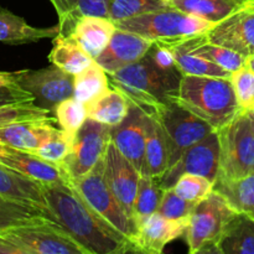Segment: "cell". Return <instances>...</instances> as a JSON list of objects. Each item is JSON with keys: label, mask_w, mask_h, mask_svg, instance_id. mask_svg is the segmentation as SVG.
Here are the masks:
<instances>
[{"label": "cell", "mask_w": 254, "mask_h": 254, "mask_svg": "<svg viewBox=\"0 0 254 254\" xmlns=\"http://www.w3.org/2000/svg\"><path fill=\"white\" fill-rule=\"evenodd\" d=\"M44 190L57 222L89 254L133 252L129 238L93 210L71 184H49Z\"/></svg>", "instance_id": "6da1fadb"}, {"label": "cell", "mask_w": 254, "mask_h": 254, "mask_svg": "<svg viewBox=\"0 0 254 254\" xmlns=\"http://www.w3.org/2000/svg\"><path fill=\"white\" fill-rule=\"evenodd\" d=\"M253 113H254V111H253Z\"/></svg>", "instance_id": "7dc6e473"}, {"label": "cell", "mask_w": 254, "mask_h": 254, "mask_svg": "<svg viewBox=\"0 0 254 254\" xmlns=\"http://www.w3.org/2000/svg\"><path fill=\"white\" fill-rule=\"evenodd\" d=\"M169 4L173 9L217 24L241 9L245 2L241 0H169Z\"/></svg>", "instance_id": "83f0119b"}, {"label": "cell", "mask_w": 254, "mask_h": 254, "mask_svg": "<svg viewBox=\"0 0 254 254\" xmlns=\"http://www.w3.org/2000/svg\"><path fill=\"white\" fill-rule=\"evenodd\" d=\"M17 254H89L68 231L50 218L14 226L0 233Z\"/></svg>", "instance_id": "8992f818"}, {"label": "cell", "mask_w": 254, "mask_h": 254, "mask_svg": "<svg viewBox=\"0 0 254 254\" xmlns=\"http://www.w3.org/2000/svg\"><path fill=\"white\" fill-rule=\"evenodd\" d=\"M111 87L118 89L130 102L146 113H155L166 104L175 103L181 81V72L164 71L150 57L108 73Z\"/></svg>", "instance_id": "7a4b0ae2"}, {"label": "cell", "mask_w": 254, "mask_h": 254, "mask_svg": "<svg viewBox=\"0 0 254 254\" xmlns=\"http://www.w3.org/2000/svg\"><path fill=\"white\" fill-rule=\"evenodd\" d=\"M243 5H245L247 9H250V10H252V11H254V0H246L245 4H243Z\"/></svg>", "instance_id": "f6af8a7d"}, {"label": "cell", "mask_w": 254, "mask_h": 254, "mask_svg": "<svg viewBox=\"0 0 254 254\" xmlns=\"http://www.w3.org/2000/svg\"><path fill=\"white\" fill-rule=\"evenodd\" d=\"M151 45L153 41L150 40L117 27L108 46L94 61L106 69L107 73H112L140 61L146 56Z\"/></svg>", "instance_id": "e0dca14e"}, {"label": "cell", "mask_w": 254, "mask_h": 254, "mask_svg": "<svg viewBox=\"0 0 254 254\" xmlns=\"http://www.w3.org/2000/svg\"><path fill=\"white\" fill-rule=\"evenodd\" d=\"M164 191L165 189H163L158 179L150 175H140L138 192H136L135 201H134V223L140 218L158 212V208L163 200Z\"/></svg>", "instance_id": "836d02e7"}, {"label": "cell", "mask_w": 254, "mask_h": 254, "mask_svg": "<svg viewBox=\"0 0 254 254\" xmlns=\"http://www.w3.org/2000/svg\"><path fill=\"white\" fill-rule=\"evenodd\" d=\"M175 103L207 122L215 130L241 112L231 78L183 76Z\"/></svg>", "instance_id": "3957f363"}, {"label": "cell", "mask_w": 254, "mask_h": 254, "mask_svg": "<svg viewBox=\"0 0 254 254\" xmlns=\"http://www.w3.org/2000/svg\"><path fill=\"white\" fill-rule=\"evenodd\" d=\"M59 25L54 27H35L24 17L0 6V42L7 45H24L57 36Z\"/></svg>", "instance_id": "603a6c76"}, {"label": "cell", "mask_w": 254, "mask_h": 254, "mask_svg": "<svg viewBox=\"0 0 254 254\" xmlns=\"http://www.w3.org/2000/svg\"><path fill=\"white\" fill-rule=\"evenodd\" d=\"M39 218H50L57 222L51 211L0 196V233L10 227Z\"/></svg>", "instance_id": "1f68e13d"}, {"label": "cell", "mask_w": 254, "mask_h": 254, "mask_svg": "<svg viewBox=\"0 0 254 254\" xmlns=\"http://www.w3.org/2000/svg\"><path fill=\"white\" fill-rule=\"evenodd\" d=\"M186 44H188V47L191 52L208 60V61L222 67V68L227 69L231 73L246 66L245 56L233 51V50L227 49V47L207 41L205 34L186 40Z\"/></svg>", "instance_id": "f1b7e54d"}, {"label": "cell", "mask_w": 254, "mask_h": 254, "mask_svg": "<svg viewBox=\"0 0 254 254\" xmlns=\"http://www.w3.org/2000/svg\"><path fill=\"white\" fill-rule=\"evenodd\" d=\"M220 170L216 181H235L254 174V113L241 111L217 130Z\"/></svg>", "instance_id": "5b68a950"}, {"label": "cell", "mask_w": 254, "mask_h": 254, "mask_svg": "<svg viewBox=\"0 0 254 254\" xmlns=\"http://www.w3.org/2000/svg\"><path fill=\"white\" fill-rule=\"evenodd\" d=\"M153 114H155L168 134L171 149L170 166H173L188 149L215 131L207 122L202 121L178 103L163 106Z\"/></svg>", "instance_id": "9c48e42d"}, {"label": "cell", "mask_w": 254, "mask_h": 254, "mask_svg": "<svg viewBox=\"0 0 254 254\" xmlns=\"http://www.w3.org/2000/svg\"><path fill=\"white\" fill-rule=\"evenodd\" d=\"M59 16V34L71 36L77 21L83 16L108 17V0H49Z\"/></svg>", "instance_id": "cb8c5ba5"}, {"label": "cell", "mask_w": 254, "mask_h": 254, "mask_svg": "<svg viewBox=\"0 0 254 254\" xmlns=\"http://www.w3.org/2000/svg\"><path fill=\"white\" fill-rule=\"evenodd\" d=\"M71 185L93 210L130 240L135 225L122 207L104 178L103 158L91 171L79 178L72 179Z\"/></svg>", "instance_id": "ba28073f"}, {"label": "cell", "mask_w": 254, "mask_h": 254, "mask_svg": "<svg viewBox=\"0 0 254 254\" xmlns=\"http://www.w3.org/2000/svg\"><path fill=\"white\" fill-rule=\"evenodd\" d=\"M10 149H11V146L6 145V144H4L0 141V155H4V154L9 153Z\"/></svg>", "instance_id": "ee69618b"}, {"label": "cell", "mask_w": 254, "mask_h": 254, "mask_svg": "<svg viewBox=\"0 0 254 254\" xmlns=\"http://www.w3.org/2000/svg\"><path fill=\"white\" fill-rule=\"evenodd\" d=\"M72 141L73 140L60 128L50 140H47L44 145L32 151L31 154L44 159V160L50 161V163L62 165L64 159L71 151Z\"/></svg>", "instance_id": "f35d334b"}, {"label": "cell", "mask_w": 254, "mask_h": 254, "mask_svg": "<svg viewBox=\"0 0 254 254\" xmlns=\"http://www.w3.org/2000/svg\"><path fill=\"white\" fill-rule=\"evenodd\" d=\"M112 141L135 166L140 175H150L145 156L146 112L130 104L128 116L121 124L112 127ZM151 176V175H150Z\"/></svg>", "instance_id": "5bb4252c"}, {"label": "cell", "mask_w": 254, "mask_h": 254, "mask_svg": "<svg viewBox=\"0 0 254 254\" xmlns=\"http://www.w3.org/2000/svg\"><path fill=\"white\" fill-rule=\"evenodd\" d=\"M56 123V118L51 116L0 127V141L17 150L32 153L56 134L60 129Z\"/></svg>", "instance_id": "ac0fdd59"}, {"label": "cell", "mask_w": 254, "mask_h": 254, "mask_svg": "<svg viewBox=\"0 0 254 254\" xmlns=\"http://www.w3.org/2000/svg\"><path fill=\"white\" fill-rule=\"evenodd\" d=\"M196 203L197 202H191V201L180 197L173 190V188L166 189L164 191L163 200L158 208V213L166 218H171V220H184V218L190 217Z\"/></svg>", "instance_id": "ab89813d"}, {"label": "cell", "mask_w": 254, "mask_h": 254, "mask_svg": "<svg viewBox=\"0 0 254 254\" xmlns=\"http://www.w3.org/2000/svg\"><path fill=\"white\" fill-rule=\"evenodd\" d=\"M149 57L151 61L164 71H175L178 69L175 55L173 49L169 45L160 44V42H153L150 50L148 51Z\"/></svg>", "instance_id": "60d3db41"}, {"label": "cell", "mask_w": 254, "mask_h": 254, "mask_svg": "<svg viewBox=\"0 0 254 254\" xmlns=\"http://www.w3.org/2000/svg\"><path fill=\"white\" fill-rule=\"evenodd\" d=\"M220 170V139L217 130L208 134L180 156L165 174L158 179L163 189H170L184 174L205 176L216 183Z\"/></svg>", "instance_id": "7c38bea8"}, {"label": "cell", "mask_w": 254, "mask_h": 254, "mask_svg": "<svg viewBox=\"0 0 254 254\" xmlns=\"http://www.w3.org/2000/svg\"><path fill=\"white\" fill-rule=\"evenodd\" d=\"M246 66H247L248 68L252 69V71H254V54L252 55V56H250L246 59Z\"/></svg>", "instance_id": "7bdbcfd3"}, {"label": "cell", "mask_w": 254, "mask_h": 254, "mask_svg": "<svg viewBox=\"0 0 254 254\" xmlns=\"http://www.w3.org/2000/svg\"><path fill=\"white\" fill-rule=\"evenodd\" d=\"M145 156L149 174L153 178L160 179L170 168V141L165 129L153 113H146Z\"/></svg>", "instance_id": "7402d4cb"}, {"label": "cell", "mask_w": 254, "mask_h": 254, "mask_svg": "<svg viewBox=\"0 0 254 254\" xmlns=\"http://www.w3.org/2000/svg\"><path fill=\"white\" fill-rule=\"evenodd\" d=\"M173 190L180 197L191 202H200L215 190V183L210 179L195 174H184L178 179Z\"/></svg>", "instance_id": "8d00e7d4"}, {"label": "cell", "mask_w": 254, "mask_h": 254, "mask_svg": "<svg viewBox=\"0 0 254 254\" xmlns=\"http://www.w3.org/2000/svg\"><path fill=\"white\" fill-rule=\"evenodd\" d=\"M130 102L118 89L111 88L87 104L88 118L109 127L121 124L128 116Z\"/></svg>", "instance_id": "484cf974"}, {"label": "cell", "mask_w": 254, "mask_h": 254, "mask_svg": "<svg viewBox=\"0 0 254 254\" xmlns=\"http://www.w3.org/2000/svg\"><path fill=\"white\" fill-rule=\"evenodd\" d=\"M73 84V97L86 104L111 88L108 73L96 61L74 76Z\"/></svg>", "instance_id": "4dcf8cb0"}, {"label": "cell", "mask_w": 254, "mask_h": 254, "mask_svg": "<svg viewBox=\"0 0 254 254\" xmlns=\"http://www.w3.org/2000/svg\"><path fill=\"white\" fill-rule=\"evenodd\" d=\"M207 41L238 52L246 59L254 54V11L243 5L206 32Z\"/></svg>", "instance_id": "2e32d148"}, {"label": "cell", "mask_w": 254, "mask_h": 254, "mask_svg": "<svg viewBox=\"0 0 254 254\" xmlns=\"http://www.w3.org/2000/svg\"><path fill=\"white\" fill-rule=\"evenodd\" d=\"M189 218L171 220L155 212L135 222V230L130 237L134 253L160 254L173 241L185 236Z\"/></svg>", "instance_id": "4fadbf2b"}, {"label": "cell", "mask_w": 254, "mask_h": 254, "mask_svg": "<svg viewBox=\"0 0 254 254\" xmlns=\"http://www.w3.org/2000/svg\"><path fill=\"white\" fill-rule=\"evenodd\" d=\"M49 61L67 73L76 76L94 61L72 36L54 37V46L49 54Z\"/></svg>", "instance_id": "4316f807"}, {"label": "cell", "mask_w": 254, "mask_h": 254, "mask_svg": "<svg viewBox=\"0 0 254 254\" xmlns=\"http://www.w3.org/2000/svg\"><path fill=\"white\" fill-rule=\"evenodd\" d=\"M236 213L237 211L231 206L227 198L216 190L196 203L189 217L185 232L189 252L216 253L217 243Z\"/></svg>", "instance_id": "52a82bcc"}, {"label": "cell", "mask_w": 254, "mask_h": 254, "mask_svg": "<svg viewBox=\"0 0 254 254\" xmlns=\"http://www.w3.org/2000/svg\"><path fill=\"white\" fill-rule=\"evenodd\" d=\"M31 102H35V97L26 89L22 88L20 84L0 91V108L11 106V104L31 103Z\"/></svg>", "instance_id": "b9f144b4"}, {"label": "cell", "mask_w": 254, "mask_h": 254, "mask_svg": "<svg viewBox=\"0 0 254 254\" xmlns=\"http://www.w3.org/2000/svg\"><path fill=\"white\" fill-rule=\"evenodd\" d=\"M241 1H243V2H245V1H246V0H241Z\"/></svg>", "instance_id": "bcb514c9"}, {"label": "cell", "mask_w": 254, "mask_h": 254, "mask_svg": "<svg viewBox=\"0 0 254 254\" xmlns=\"http://www.w3.org/2000/svg\"><path fill=\"white\" fill-rule=\"evenodd\" d=\"M218 254H254V220L237 212L216 247Z\"/></svg>", "instance_id": "d4e9b609"}, {"label": "cell", "mask_w": 254, "mask_h": 254, "mask_svg": "<svg viewBox=\"0 0 254 254\" xmlns=\"http://www.w3.org/2000/svg\"><path fill=\"white\" fill-rule=\"evenodd\" d=\"M0 196L50 211L44 184L0 163Z\"/></svg>", "instance_id": "ffe728a7"}, {"label": "cell", "mask_w": 254, "mask_h": 254, "mask_svg": "<svg viewBox=\"0 0 254 254\" xmlns=\"http://www.w3.org/2000/svg\"><path fill=\"white\" fill-rule=\"evenodd\" d=\"M54 116L60 128L73 140L77 131L88 119V109L86 103L72 97L57 104Z\"/></svg>", "instance_id": "d590c367"}, {"label": "cell", "mask_w": 254, "mask_h": 254, "mask_svg": "<svg viewBox=\"0 0 254 254\" xmlns=\"http://www.w3.org/2000/svg\"><path fill=\"white\" fill-rule=\"evenodd\" d=\"M112 127L88 118L72 141V148L62 163V168L76 179L91 171L104 156L111 138Z\"/></svg>", "instance_id": "30bf717a"}, {"label": "cell", "mask_w": 254, "mask_h": 254, "mask_svg": "<svg viewBox=\"0 0 254 254\" xmlns=\"http://www.w3.org/2000/svg\"><path fill=\"white\" fill-rule=\"evenodd\" d=\"M215 190L222 193L237 212L254 220V174L235 181H216Z\"/></svg>", "instance_id": "d6a6232c"}, {"label": "cell", "mask_w": 254, "mask_h": 254, "mask_svg": "<svg viewBox=\"0 0 254 254\" xmlns=\"http://www.w3.org/2000/svg\"><path fill=\"white\" fill-rule=\"evenodd\" d=\"M176 59L178 69L183 76H208L231 78L232 73L208 60L190 51L186 41L170 46Z\"/></svg>", "instance_id": "f546056e"}, {"label": "cell", "mask_w": 254, "mask_h": 254, "mask_svg": "<svg viewBox=\"0 0 254 254\" xmlns=\"http://www.w3.org/2000/svg\"><path fill=\"white\" fill-rule=\"evenodd\" d=\"M17 83L35 97V103L54 114L60 102L73 97L74 76L57 66L15 72Z\"/></svg>", "instance_id": "8fae6325"}, {"label": "cell", "mask_w": 254, "mask_h": 254, "mask_svg": "<svg viewBox=\"0 0 254 254\" xmlns=\"http://www.w3.org/2000/svg\"><path fill=\"white\" fill-rule=\"evenodd\" d=\"M0 163L9 168L44 184H71V179L67 175L62 165L50 163L31 153L17 150L11 148L9 153L0 155Z\"/></svg>", "instance_id": "d6986e66"}, {"label": "cell", "mask_w": 254, "mask_h": 254, "mask_svg": "<svg viewBox=\"0 0 254 254\" xmlns=\"http://www.w3.org/2000/svg\"><path fill=\"white\" fill-rule=\"evenodd\" d=\"M116 30L109 17L83 16L77 21L71 36L94 60L108 46Z\"/></svg>", "instance_id": "44dd1931"}, {"label": "cell", "mask_w": 254, "mask_h": 254, "mask_svg": "<svg viewBox=\"0 0 254 254\" xmlns=\"http://www.w3.org/2000/svg\"><path fill=\"white\" fill-rule=\"evenodd\" d=\"M238 107L242 112L254 111V71L247 66L233 72L231 76Z\"/></svg>", "instance_id": "74e56055"}, {"label": "cell", "mask_w": 254, "mask_h": 254, "mask_svg": "<svg viewBox=\"0 0 254 254\" xmlns=\"http://www.w3.org/2000/svg\"><path fill=\"white\" fill-rule=\"evenodd\" d=\"M118 29L134 32L153 42L173 45L206 34L212 22L170 7L114 22Z\"/></svg>", "instance_id": "277c9868"}, {"label": "cell", "mask_w": 254, "mask_h": 254, "mask_svg": "<svg viewBox=\"0 0 254 254\" xmlns=\"http://www.w3.org/2000/svg\"><path fill=\"white\" fill-rule=\"evenodd\" d=\"M170 7L169 0H108V17L118 22Z\"/></svg>", "instance_id": "e575fe53"}, {"label": "cell", "mask_w": 254, "mask_h": 254, "mask_svg": "<svg viewBox=\"0 0 254 254\" xmlns=\"http://www.w3.org/2000/svg\"><path fill=\"white\" fill-rule=\"evenodd\" d=\"M103 168L104 178L109 188L118 198L127 215L133 220L134 201L138 192L140 174L135 166L118 150L112 140L109 141L104 153Z\"/></svg>", "instance_id": "9a60e30c"}]
</instances>
